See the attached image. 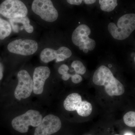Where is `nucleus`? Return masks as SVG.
Instances as JSON below:
<instances>
[{
    "label": "nucleus",
    "instance_id": "obj_26",
    "mask_svg": "<svg viewBox=\"0 0 135 135\" xmlns=\"http://www.w3.org/2000/svg\"><path fill=\"white\" fill-rule=\"evenodd\" d=\"M124 135H134V133L131 132H127L124 134Z\"/></svg>",
    "mask_w": 135,
    "mask_h": 135
},
{
    "label": "nucleus",
    "instance_id": "obj_17",
    "mask_svg": "<svg viewBox=\"0 0 135 135\" xmlns=\"http://www.w3.org/2000/svg\"><path fill=\"white\" fill-rule=\"evenodd\" d=\"M71 67L74 69L75 74L83 75L86 72V68L83 64L79 60H75L72 63Z\"/></svg>",
    "mask_w": 135,
    "mask_h": 135
},
{
    "label": "nucleus",
    "instance_id": "obj_23",
    "mask_svg": "<svg viewBox=\"0 0 135 135\" xmlns=\"http://www.w3.org/2000/svg\"><path fill=\"white\" fill-rule=\"evenodd\" d=\"M71 74H70L68 73L66 74H64L62 76V79L64 81H67L68 80H69V79L71 77Z\"/></svg>",
    "mask_w": 135,
    "mask_h": 135
},
{
    "label": "nucleus",
    "instance_id": "obj_4",
    "mask_svg": "<svg viewBox=\"0 0 135 135\" xmlns=\"http://www.w3.org/2000/svg\"><path fill=\"white\" fill-rule=\"evenodd\" d=\"M31 8L33 13L45 22L51 23L58 18V11L51 0H33Z\"/></svg>",
    "mask_w": 135,
    "mask_h": 135
},
{
    "label": "nucleus",
    "instance_id": "obj_22",
    "mask_svg": "<svg viewBox=\"0 0 135 135\" xmlns=\"http://www.w3.org/2000/svg\"><path fill=\"white\" fill-rule=\"evenodd\" d=\"M68 3L71 5H79L82 3V0H66Z\"/></svg>",
    "mask_w": 135,
    "mask_h": 135
},
{
    "label": "nucleus",
    "instance_id": "obj_11",
    "mask_svg": "<svg viewBox=\"0 0 135 135\" xmlns=\"http://www.w3.org/2000/svg\"><path fill=\"white\" fill-rule=\"evenodd\" d=\"M91 30L86 25H81L77 27L73 32L72 40L75 46H78L80 50L84 48V43L89 39Z\"/></svg>",
    "mask_w": 135,
    "mask_h": 135
},
{
    "label": "nucleus",
    "instance_id": "obj_20",
    "mask_svg": "<svg viewBox=\"0 0 135 135\" xmlns=\"http://www.w3.org/2000/svg\"><path fill=\"white\" fill-rule=\"evenodd\" d=\"M69 68L68 65L66 64H63L60 66L58 69V72L61 75H64L68 73Z\"/></svg>",
    "mask_w": 135,
    "mask_h": 135
},
{
    "label": "nucleus",
    "instance_id": "obj_29",
    "mask_svg": "<svg viewBox=\"0 0 135 135\" xmlns=\"http://www.w3.org/2000/svg\"><path fill=\"white\" fill-rule=\"evenodd\" d=\"M82 1H83V0H82Z\"/></svg>",
    "mask_w": 135,
    "mask_h": 135
},
{
    "label": "nucleus",
    "instance_id": "obj_3",
    "mask_svg": "<svg viewBox=\"0 0 135 135\" xmlns=\"http://www.w3.org/2000/svg\"><path fill=\"white\" fill-rule=\"evenodd\" d=\"M42 119V116L38 111L30 110L14 118L11 124L15 130L20 133H26L28 131L29 126L37 127Z\"/></svg>",
    "mask_w": 135,
    "mask_h": 135
},
{
    "label": "nucleus",
    "instance_id": "obj_7",
    "mask_svg": "<svg viewBox=\"0 0 135 135\" xmlns=\"http://www.w3.org/2000/svg\"><path fill=\"white\" fill-rule=\"evenodd\" d=\"M38 47V42L31 39H16L9 42L7 46L8 50L10 53L24 56L33 55Z\"/></svg>",
    "mask_w": 135,
    "mask_h": 135
},
{
    "label": "nucleus",
    "instance_id": "obj_28",
    "mask_svg": "<svg viewBox=\"0 0 135 135\" xmlns=\"http://www.w3.org/2000/svg\"><path fill=\"white\" fill-rule=\"evenodd\" d=\"M118 135V134H116V135Z\"/></svg>",
    "mask_w": 135,
    "mask_h": 135
},
{
    "label": "nucleus",
    "instance_id": "obj_15",
    "mask_svg": "<svg viewBox=\"0 0 135 135\" xmlns=\"http://www.w3.org/2000/svg\"><path fill=\"white\" fill-rule=\"evenodd\" d=\"M101 9L105 12L113 11L118 5L117 0H99Z\"/></svg>",
    "mask_w": 135,
    "mask_h": 135
},
{
    "label": "nucleus",
    "instance_id": "obj_8",
    "mask_svg": "<svg viewBox=\"0 0 135 135\" xmlns=\"http://www.w3.org/2000/svg\"><path fill=\"white\" fill-rule=\"evenodd\" d=\"M18 83L15 91V97L20 101L26 99L31 96L33 90V82L30 74L25 70H22L18 73Z\"/></svg>",
    "mask_w": 135,
    "mask_h": 135
},
{
    "label": "nucleus",
    "instance_id": "obj_18",
    "mask_svg": "<svg viewBox=\"0 0 135 135\" xmlns=\"http://www.w3.org/2000/svg\"><path fill=\"white\" fill-rule=\"evenodd\" d=\"M57 55L64 56L66 59L69 58L72 55V52L70 49L66 47H60L57 50Z\"/></svg>",
    "mask_w": 135,
    "mask_h": 135
},
{
    "label": "nucleus",
    "instance_id": "obj_19",
    "mask_svg": "<svg viewBox=\"0 0 135 135\" xmlns=\"http://www.w3.org/2000/svg\"><path fill=\"white\" fill-rule=\"evenodd\" d=\"M84 49H87L89 50L92 51L95 49L96 46V42L93 39L89 38L84 44Z\"/></svg>",
    "mask_w": 135,
    "mask_h": 135
},
{
    "label": "nucleus",
    "instance_id": "obj_14",
    "mask_svg": "<svg viewBox=\"0 0 135 135\" xmlns=\"http://www.w3.org/2000/svg\"><path fill=\"white\" fill-rule=\"evenodd\" d=\"M9 22L0 18V40H3L9 36L12 32Z\"/></svg>",
    "mask_w": 135,
    "mask_h": 135
},
{
    "label": "nucleus",
    "instance_id": "obj_10",
    "mask_svg": "<svg viewBox=\"0 0 135 135\" xmlns=\"http://www.w3.org/2000/svg\"><path fill=\"white\" fill-rule=\"evenodd\" d=\"M50 70L47 66L36 67L33 74V92L36 95L41 94L43 92L45 81L49 77Z\"/></svg>",
    "mask_w": 135,
    "mask_h": 135
},
{
    "label": "nucleus",
    "instance_id": "obj_16",
    "mask_svg": "<svg viewBox=\"0 0 135 135\" xmlns=\"http://www.w3.org/2000/svg\"><path fill=\"white\" fill-rule=\"evenodd\" d=\"M124 123L128 127H135V112L133 111L128 112L123 116Z\"/></svg>",
    "mask_w": 135,
    "mask_h": 135
},
{
    "label": "nucleus",
    "instance_id": "obj_21",
    "mask_svg": "<svg viewBox=\"0 0 135 135\" xmlns=\"http://www.w3.org/2000/svg\"><path fill=\"white\" fill-rule=\"evenodd\" d=\"M71 80L73 83L75 84H78L82 81V77L79 74H75L71 75Z\"/></svg>",
    "mask_w": 135,
    "mask_h": 135
},
{
    "label": "nucleus",
    "instance_id": "obj_5",
    "mask_svg": "<svg viewBox=\"0 0 135 135\" xmlns=\"http://www.w3.org/2000/svg\"><path fill=\"white\" fill-rule=\"evenodd\" d=\"M65 109L68 111H76L80 116L87 117L92 113V104L86 101H83L80 95L72 93L68 96L64 103Z\"/></svg>",
    "mask_w": 135,
    "mask_h": 135
},
{
    "label": "nucleus",
    "instance_id": "obj_25",
    "mask_svg": "<svg viewBox=\"0 0 135 135\" xmlns=\"http://www.w3.org/2000/svg\"><path fill=\"white\" fill-rule=\"evenodd\" d=\"M84 2L87 5L93 4L96 2L97 0H84Z\"/></svg>",
    "mask_w": 135,
    "mask_h": 135
},
{
    "label": "nucleus",
    "instance_id": "obj_27",
    "mask_svg": "<svg viewBox=\"0 0 135 135\" xmlns=\"http://www.w3.org/2000/svg\"><path fill=\"white\" fill-rule=\"evenodd\" d=\"M83 52H84V53H87L89 52V50L88 49L85 48L83 49Z\"/></svg>",
    "mask_w": 135,
    "mask_h": 135
},
{
    "label": "nucleus",
    "instance_id": "obj_12",
    "mask_svg": "<svg viewBox=\"0 0 135 135\" xmlns=\"http://www.w3.org/2000/svg\"><path fill=\"white\" fill-rule=\"evenodd\" d=\"M9 23L14 32H19L25 30L28 33L33 32V27L30 23V20L27 16L9 19Z\"/></svg>",
    "mask_w": 135,
    "mask_h": 135
},
{
    "label": "nucleus",
    "instance_id": "obj_6",
    "mask_svg": "<svg viewBox=\"0 0 135 135\" xmlns=\"http://www.w3.org/2000/svg\"><path fill=\"white\" fill-rule=\"evenodd\" d=\"M28 12L21 0H5L0 5V14L8 19L27 16Z\"/></svg>",
    "mask_w": 135,
    "mask_h": 135
},
{
    "label": "nucleus",
    "instance_id": "obj_2",
    "mask_svg": "<svg viewBox=\"0 0 135 135\" xmlns=\"http://www.w3.org/2000/svg\"><path fill=\"white\" fill-rule=\"evenodd\" d=\"M117 25L113 23L108 25V30L114 38L122 40L128 38L135 29V15L128 14L118 20Z\"/></svg>",
    "mask_w": 135,
    "mask_h": 135
},
{
    "label": "nucleus",
    "instance_id": "obj_13",
    "mask_svg": "<svg viewBox=\"0 0 135 135\" xmlns=\"http://www.w3.org/2000/svg\"><path fill=\"white\" fill-rule=\"evenodd\" d=\"M57 56V50L50 48H46L42 51L40 58L43 62L47 63L56 60Z\"/></svg>",
    "mask_w": 135,
    "mask_h": 135
},
{
    "label": "nucleus",
    "instance_id": "obj_24",
    "mask_svg": "<svg viewBox=\"0 0 135 135\" xmlns=\"http://www.w3.org/2000/svg\"><path fill=\"white\" fill-rule=\"evenodd\" d=\"M3 66L2 64L0 62V80L2 79L3 77Z\"/></svg>",
    "mask_w": 135,
    "mask_h": 135
},
{
    "label": "nucleus",
    "instance_id": "obj_9",
    "mask_svg": "<svg viewBox=\"0 0 135 135\" xmlns=\"http://www.w3.org/2000/svg\"><path fill=\"white\" fill-rule=\"evenodd\" d=\"M61 120L57 116L49 114L42 118L41 123L36 127L34 135H51L60 130Z\"/></svg>",
    "mask_w": 135,
    "mask_h": 135
},
{
    "label": "nucleus",
    "instance_id": "obj_1",
    "mask_svg": "<svg viewBox=\"0 0 135 135\" xmlns=\"http://www.w3.org/2000/svg\"><path fill=\"white\" fill-rule=\"evenodd\" d=\"M93 81L95 85L104 86L105 92L110 96L121 95L125 92L123 84L105 66H101L96 70L93 75Z\"/></svg>",
    "mask_w": 135,
    "mask_h": 135
}]
</instances>
